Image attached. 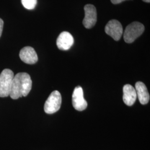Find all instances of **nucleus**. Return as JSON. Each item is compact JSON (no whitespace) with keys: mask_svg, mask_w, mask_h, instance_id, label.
Returning <instances> with one entry per match:
<instances>
[{"mask_svg":"<svg viewBox=\"0 0 150 150\" xmlns=\"http://www.w3.org/2000/svg\"><path fill=\"white\" fill-rule=\"evenodd\" d=\"M14 77L12 70L5 69L0 74V97H6L10 96L11 86Z\"/></svg>","mask_w":150,"mask_h":150,"instance_id":"3","label":"nucleus"},{"mask_svg":"<svg viewBox=\"0 0 150 150\" xmlns=\"http://www.w3.org/2000/svg\"><path fill=\"white\" fill-rule=\"evenodd\" d=\"M85 16L83 20V25L86 28L90 29L93 27L97 22V11L96 7L91 4L84 7Z\"/></svg>","mask_w":150,"mask_h":150,"instance_id":"7","label":"nucleus"},{"mask_svg":"<svg viewBox=\"0 0 150 150\" xmlns=\"http://www.w3.org/2000/svg\"><path fill=\"white\" fill-rule=\"evenodd\" d=\"M143 1H144L145 2H148V3H150V0H142Z\"/></svg>","mask_w":150,"mask_h":150,"instance_id":"15","label":"nucleus"},{"mask_svg":"<svg viewBox=\"0 0 150 150\" xmlns=\"http://www.w3.org/2000/svg\"><path fill=\"white\" fill-rule=\"evenodd\" d=\"M74 42V38L71 34L69 32L64 31L59 34L57 39L56 44L59 50L66 51L72 47Z\"/></svg>","mask_w":150,"mask_h":150,"instance_id":"9","label":"nucleus"},{"mask_svg":"<svg viewBox=\"0 0 150 150\" xmlns=\"http://www.w3.org/2000/svg\"><path fill=\"white\" fill-rule=\"evenodd\" d=\"M125 1H126V0H111V1L113 4H118Z\"/></svg>","mask_w":150,"mask_h":150,"instance_id":"14","label":"nucleus"},{"mask_svg":"<svg viewBox=\"0 0 150 150\" xmlns=\"http://www.w3.org/2000/svg\"><path fill=\"white\" fill-rule=\"evenodd\" d=\"M3 27H4V21L1 18H0V38H1L2 33Z\"/></svg>","mask_w":150,"mask_h":150,"instance_id":"13","label":"nucleus"},{"mask_svg":"<svg viewBox=\"0 0 150 150\" xmlns=\"http://www.w3.org/2000/svg\"><path fill=\"white\" fill-rule=\"evenodd\" d=\"M135 90L137 97L139 98V102L142 105H146L150 101V95L145 84L139 81L136 83Z\"/></svg>","mask_w":150,"mask_h":150,"instance_id":"11","label":"nucleus"},{"mask_svg":"<svg viewBox=\"0 0 150 150\" xmlns=\"http://www.w3.org/2000/svg\"><path fill=\"white\" fill-rule=\"evenodd\" d=\"M145 26L139 22H133L129 25L123 33L124 41L127 43H132L144 32Z\"/></svg>","mask_w":150,"mask_h":150,"instance_id":"2","label":"nucleus"},{"mask_svg":"<svg viewBox=\"0 0 150 150\" xmlns=\"http://www.w3.org/2000/svg\"><path fill=\"white\" fill-rule=\"evenodd\" d=\"M19 56L22 61L27 64H35L38 62V54L31 47L27 46L22 48Z\"/></svg>","mask_w":150,"mask_h":150,"instance_id":"8","label":"nucleus"},{"mask_svg":"<svg viewBox=\"0 0 150 150\" xmlns=\"http://www.w3.org/2000/svg\"><path fill=\"white\" fill-rule=\"evenodd\" d=\"M105 32L116 41H119L123 34V28L120 22L112 20L108 22L105 28Z\"/></svg>","mask_w":150,"mask_h":150,"instance_id":"5","label":"nucleus"},{"mask_svg":"<svg viewBox=\"0 0 150 150\" xmlns=\"http://www.w3.org/2000/svg\"><path fill=\"white\" fill-rule=\"evenodd\" d=\"M62 97L59 92L54 91L46 100L44 106L45 112L47 114H53L57 112L61 107Z\"/></svg>","mask_w":150,"mask_h":150,"instance_id":"4","label":"nucleus"},{"mask_svg":"<svg viewBox=\"0 0 150 150\" xmlns=\"http://www.w3.org/2000/svg\"><path fill=\"white\" fill-rule=\"evenodd\" d=\"M123 100L124 103L131 106L134 103L137 98L136 91L134 87L131 85H125L123 87Z\"/></svg>","mask_w":150,"mask_h":150,"instance_id":"10","label":"nucleus"},{"mask_svg":"<svg viewBox=\"0 0 150 150\" xmlns=\"http://www.w3.org/2000/svg\"><path fill=\"white\" fill-rule=\"evenodd\" d=\"M72 98V105L75 110L79 111H82L87 107V103L84 98L83 91L81 86L75 87Z\"/></svg>","mask_w":150,"mask_h":150,"instance_id":"6","label":"nucleus"},{"mask_svg":"<svg viewBox=\"0 0 150 150\" xmlns=\"http://www.w3.org/2000/svg\"><path fill=\"white\" fill-rule=\"evenodd\" d=\"M30 76L26 72H20L14 76L10 96L13 100L27 96L32 88Z\"/></svg>","mask_w":150,"mask_h":150,"instance_id":"1","label":"nucleus"},{"mask_svg":"<svg viewBox=\"0 0 150 150\" xmlns=\"http://www.w3.org/2000/svg\"><path fill=\"white\" fill-rule=\"evenodd\" d=\"M23 7L28 10H33L37 4V0H21Z\"/></svg>","mask_w":150,"mask_h":150,"instance_id":"12","label":"nucleus"}]
</instances>
